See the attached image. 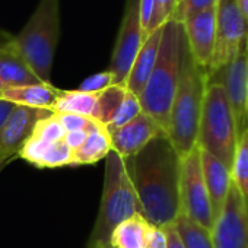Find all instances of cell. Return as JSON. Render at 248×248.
I'll return each mask as SVG.
<instances>
[{"label": "cell", "instance_id": "cell-1", "mask_svg": "<svg viewBox=\"0 0 248 248\" xmlns=\"http://www.w3.org/2000/svg\"><path fill=\"white\" fill-rule=\"evenodd\" d=\"M124 161L136 191L140 215L159 228L174 225L181 213V156L168 135H159L140 152Z\"/></svg>", "mask_w": 248, "mask_h": 248}, {"label": "cell", "instance_id": "cell-2", "mask_svg": "<svg viewBox=\"0 0 248 248\" xmlns=\"http://www.w3.org/2000/svg\"><path fill=\"white\" fill-rule=\"evenodd\" d=\"M186 35L181 22L174 19L162 27L161 44L154 70L139 96L142 111L151 115L167 132L172 99L178 86Z\"/></svg>", "mask_w": 248, "mask_h": 248}, {"label": "cell", "instance_id": "cell-3", "mask_svg": "<svg viewBox=\"0 0 248 248\" xmlns=\"http://www.w3.org/2000/svg\"><path fill=\"white\" fill-rule=\"evenodd\" d=\"M206 86L207 72L194 62L186 46L180 80L172 99L167 129V135L180 156L187 155L197 145Z\"/></svg>", "mask_w": 248, "mask_h": 248}, {"label": "cell", "instance_id": "cell-4", "mask_svg": "<svg viewBox=\"0 0 248 248\" xmlns=\"http://www.w3.org/2000/svg\"><path fill=\"white\" fill-rule=\"evenodd\" d=\"M105 165L99 212L88 241V248L109 245L112 231L126 219L140 213L139 202L130 180L126 161L111 151Z\"/></svg>", "mask_w": 248, "mask_h": 248}, {"label": "cell", "instance_id": "cell-5", "mask_svg": "<svg viewBox=\"0 0 248 248\" xmlns=\"http://www.w3.org/2000/svg\"><path fill=\"white\" fill-rule=\"evenodd\" d=\"M59 40L60 0H40L28 22L15 35V41L28 67L43 83H51Z\"/></svg>", "mask_w": 248, "mask_h": 248}, {"label": "cell", "instance_id": "cell-6", "mask_svg": "<svg viewBox=\"0 0 248 248\" xmlns=\"http://www.w3.org/2000/svg\"><path fill=\"white\" fill-rule=\"evenodd\" d=\"M236 143L238 130L225 88L217 82H207L199 123L197 146L219 159L231 171Z\"/></svg>", "mask_w": 248, "mask_h": 248}, {"label": "cell", "instance_id": "cell-7", "mask_svg": "<svg viewBox=\"0 0 248 248\" xmlns=\"http://www.w3.org/2000/svg\"><path fill=\"white\" fill-rule=\"evenodd\" d=\"M247 48L248 22L241 15L235 0H217L215 47L206 70L207 78L225 67Z\"/></svg>", "mask_w": 248, "mask_h": 248}, {"label": "cell", "instance_id": "cell-8", "mask_svg": "<svg viewBox=\"0 0 248 248\" xmlns=\"http://www.w3.org/2000/svg\"><path fill=\"white\" fill-rule=\"evenodd\" d=\"M180 207L181 215L209 231L212 229L213 213L206 183L203 178L200 149L197 145L187 155L181 156Z\"/></svg>", "mask_w": 248, "mask_h": 248}, {"label": "cell", "instance_id": "cell-9", "mask_svg": "<svg viewBox=\"0 0 248 248\" xmlns=\"http://www.w3.org/2000/svg\"><path fill=\"white\" fill-rule=\"evenodd\" d=\"M146 34L140 24L139 0H126L123 19L118 28L108 72L112 75L114 85L124 86L132 70L135 59L146 40Z\"/></svg>", "mask_w": 248, "mask_h": 248}, {"label": "cell", "instance_id": "cell-10", "mask_svg": "<svg viewBox=\"0 0 248 248\" xmlns=\"http://www.w3.org/2000/svg\"><path fill=\"white\" fill-rule=\"evenodd\" d=\"M210 233L213 248H248V209L233 184Z\"/></svg>", "mask_w": 248, "mask_h": 248}, {"label": "cell", "instance_id": "cell-11", "mask_svg": "<svg viewBox=\"0 0 248 248\" xmlns=\"http://www.w3.org/2000/svg\"><path fill=\"white\" fill-rule=\"evenodd\" d=\"M207 82H217L225 88L239 135L248 129L247 95H248V48L239 53L231 63L207 78Z\"/></svg>", "mask_w": 248, "mask_h": 248}, {"label": "cell", "instance_id": "cell-12", "mask_svg": "<svg viewBox=\"0 0 248 248\" xmlns=\"http://www.w3.org/2000/svg\"><path fill=\"white\" fill-rule=\"evenodd\" d=\"M50 114H53L50 109L15 105L0 132V161H14L18 158L19 151L31 138L35 124Z\"/></svg>", "mask_w": 248, "mask_h": 248}, {"label": "cell", "instance_id": "cell-13", "mask_svg": "<svg viewBox=\"0 0 248 248\" xmlns=\"http://www.w3.org/2000/svg\"><path fill=\"white\" fill-rule=\"evenodd\" d=\"M164 133L167 132L159 126V123L142 111L130 123L111 132L109 138L112 151L121 158L127 159L140 152L149 142Z\"/></svg>", "mask_w": 248, "mask_h": 248}, {"label": "cell", "instance_id": "cell-14", "mask_svg": "<svg viewBox=\"0 0 248 248\" xmlns=\"http://www.w3.org/2000/svg\"><path fill=\"white\" fill-rule=\"evenodd\" d=\"M181 24L191 57L200 67L207 70L215 47L216 6L191 15Z\"/></svg>", "mask_w": 248, "mask_h": 248}, {"label": "cell", "instance_id": "cell-15", "mask_svg": "<svg viewBox=\"0 0 248 248\" xmlns=\"http://www.w3.org/2000/svg\"><path fill=\"white\" fill-rule=\"evenodd\" d=\"M0 79L6 86L43 83L24 60L15 35L0 30Z\"/></svg>", "mask_w": 248, "mask_h": 248}, {"label": "cell", "instance_id": "cell-16", "mask_svg": "<svg viewBox=\"0 0 248 248\" xmlns=\"http://www.w3.org/2000/svg\"><path fill=\"white\" fill-rule=\"evenodd\" d=\"M200 149V148H199ZM200 162H202V171L203 178L206 183V188L210 199L212 213H213V222L216 216L220 213L223 203L226 200V196L229 193L232 180H231V171L215 156L200 149Z\"/></svg>", "mask_w": 248, "mask_h": 248}, {"label": "cell", "instance_id": "cell-17", "mask_svg": "<svg viewBox=\"0 0 248 248\" xmlns=\"http://www.w3.org/2000/svg\"><path fill=\"white\" fill-rule=\"evenodd\" d=\"M161 35H162V27L151 32L145 43L142 44V48L139 50L135 63L132 66V70L127 76L126 86L130 92H133L136 96H140L152 70L156 63L159 44H161Z\"/></svg>", "mask_w": 248, "mask_h": 248}, {"label": "cell", "instance_id": "cell-18", "mask_svg": "<svg viewBox=\"0 0 248 248\" xmlns=\"http://www.w3.org/2000/svg\"><path fill=\"white\" fill-rule=\"evenodd\" d=\"M60 89L51 83H34L22 86H5L0 98L12 102L14 105L50 109L53 108Z\"/></svg>", "mask_w": 248, "mask_h": 248}, {"label": "cell", "instance_id": "cell-19", "mask_svg": "<svg viewBox=\"0 0 248 248\" xmlns=\"http://www.w3.org/2000/svg\"><path fill=\"white\" fill-rule=\"evenodd\" d=\"M112 151L111 138L105 126L95 121L91 127L88 138L85 142L75 151H72V162L70 167L78 165H93L108 156Z\"/></svg>", "mask_w": 248, "mask_h": 248}, {"label": "cell", "instance_id": "cell-20", "mask_svg": "<svg viewBox=\"0 0 248 248\" xmlns=\"http://www.w3.org/2000/svg\"><path fill=\"white\" fill-rule=\"evenodd\" d=\"M149 228L151 223L140 213H136L112 231L109 244L114 248H148Z\"/></svg>", "mask_w": 248, "mask_h": 248}, {"label": "cell", "instance_id": "cell-21", "mask_svg": "<svg viewBox=\"0 0 248 248\" xmlns=\"http://www.w3.org/2000/svg\"><path fill=\"white\" fill-rule=\"evenodd\" d=\"M99 92H83L79 89L73 91H62L59 92L56 102L51 108L54 114H78L85 117H92L96 101H98Z\"/></svg>", "mask_w": 248, "mask_h": 248}, {"label": "cell", "instance_id": "cell-22", "mask_svg": "<svg viewBox=\"0 0 248 248\" xmlns=\"http://www.w3.org/2000/svg\"><path fill=\"white\" fill-rule=\"evenodd\" d=\"M231 180L248 209V129H245L238 138L231 167Z\"/></svg>", "mask_w": 248, "mask_h": 248}, {"label": "cell", "instance_id": "cell-23", "mask_svg": "<svg viewBox=\"0 0 248 248\" xmlns=\"http://www.w3.org/2000/svg\"><path fill=\"white\" fill-rule=\"evenodd\" d=\"M174 225L186 248H213L212 233L209 229L197 225L181 213Z\"/></svg>", "mask_w": 248, "mask_h": 248}, {"label": "cell", "instance_id": "cell-24", "mask_svg": "<svg viewBox=\"0 0 248 248\" xmlns=\"http://www.w3.org/2000/svg\"><path fill=\"white\" fill-rule=\"evenodd\" d=\"M124 93H126V86H121V85H111L109 88L99 92V96H98V101H96V105L91 118L101 123L102 126H107L109 120L112 118L114 112L117 111V108L120 107L124 98Z\"/></svg>", "mask_w": 248, "mask_h": 248}, {"label": "cell", "instance_id": "cell-25", "mask_svg": "<svg viewBox=\"0 0 248 248\" xmlns=\"http://www.w3.org/2000/svg\"><path fill=\"white\" fill-rule=\"evenodd\" d=\"M140 112H142V107H140L139 96H136L133 92H130L126 88V93H124V98H123L120 107L117 108V111L114 112L112 118L109 120V123L105 126L107 130H108V133H111V132L123 127L124 124L130 123Z\"/></svg>", "mask_w": 248, "mask_h": 248}, {"label": "cell", "instance_id": "cell-26", "mask_svg": "<svg viewBox=\"0 0 248 248\" xmlns=\"http://www.w3.org/2000/svg\"><path fill=\"white\" fill-rule=\"evenodd\" d=\"M35 139L44 140V142H50V143H56L60 140H64L66 136V130L63 129L62 123L59 120L57 114H50L44 118H41L34 127V132L31 135Z\"/></svg>", "mask_w": 248, "mask_h": 248}, {"label": "cell", "instance_id": "cell-27", "mask_svg": "<svg viewBox=\"0 0 248 248\" xmlns=\"http://www.w3.org/2000/svg\"><path fill=\"white\" fill-rule=\"evenodd\" d=\"M72 162V151L64 143V140L56 142L50 146L46 156L43 158L38 168H60L70 167Z\"/></svg>", "mask_w": 248, "mask_h": 248}, {"label": "cell", "instance_id": "cell-28", "mask_svg": "<svg viewBox=\"0 0 248 248\" xmlns=\"http://www.w3.org/2000/svg\"><path fill=\"white\" fill-rule=\"evenodd\" d=\"M216 5H217V0H181L175 8L172 19L177 22H183L188 16L207 11L210 8H215Z\"/></svg>", "mask_w": 248, "mask_h": 248}, {"label": "cell", "instance_id": "cell-29", "mask_svg": "<svg viewBox=\"0 0 248 248\" xmlns=\"http://www.w3.org/2000/svg\"><path fill=\"white\" fill-rule=\"evenodd\" d=\"M177 3H178L177 0H155V11H154V16L149 25L148 35L154 32L155 30L164 27L168 21L172 19Z\"/></svg>", "mask_w": 248, "mask_h": 248}, {"label": "cell", "instance_id": "cell-30", "mask_svg": "<svg viewBox=\"0 0 248 248\" xmlns=\"http://www.w3.org/2000/svg\"><path fill=\"white\" fill-rule=\"evenodd\" d=\"M111 85H114L112 75L108 70H104V72H99V73H95V75H91L89 78H86L78 89L83 91V92L96 93V92H102L104 89L109 88Z\"/></svg>", "mask_w": 248, "mask_h": 248}, {"label": "cell", "instance_id": "cell-31", "mask_svg": "<svg viewBox=\"0 0 248 248\" xmlns=\"http://www.w3.org/2000/svg\"><path fill=\"white\" fill-rule=\"evenodd\" d=\"M59 120L62 123L63 129L67 132H75V130H88L93 124V118L85 117V115H78V114H57Z\"/></svg>", "mask_w": 248, "mask_h": 248}, {"label": "cell", "instance_id": "cell-32", "mask_svg": "<svg viewBox=\"0 0 248 248\" xmlns=\"http://www.w3.org/2000/svg\"><path fill=\"white\" fill-rule=\"evenodd\" d=\"M154 11H155V0H139L140 24H142V28L146 35H148L149 25H151L152 16H154Z\"/></svg>", "mask_w": 248, "mask_h": 248}, {"label": "cell", "instance_id": "cell-33", "mask_svg": "<svg viewBox=\"0 0 248 248\" xmlns=\"http://www.w3.org/2000/svg\"><path fill=\"white\" fill-rule=\"evenodd\" d=\"M148 248H167V233L164 228L151 225L148 233Z\"/></svg>", "mask_w": 248, "mask_h": 248}, {"label": "cell", "instance_id": "cell-34", "mask_svg": "<svg viewBox=\"0 0 248 248\" xmlns=\"http://www.w3.org/2000/svg\"><path fill=\"white\" fill-rule=\"evenodd\" d=\"M93 124H95V121H93ZM93 124H92V126H93ZM92 126H91V127H92ZM89 130H91V129H88V130H75V132H67V133H66V136H64V143L70 148V151L78 149V148L85 142V139L88 138Z\"/></svg>", "mask_w": 248, "mask_h": 248}, {"label": "cell", "instance_id": "cell-35", "mask_svg": "<svg viewBox=\"0 0 248 248\" xmlns=\"http://www.w3.org/2000/svg\"><path fill=\"white\" fill-rule=\"evenodd\" d=\"M164 229L167 233V248H186L177 229H175V225L165 226Z\"/></svg>", "mask_w": 248, "mask_h": 248}, {"label": "cell", "instance_id": "cell-36", "mask_svg": "<svg viewBox=\"0 0 248 248\" xmlns=\"http://www.w3.org/2000/svg\"><path fill=\"white\" fill-rule=\"evenodd\" d=\"M14 108H15V105H14L12 102L5 101V99L0 98V132H2V129H3V126H5V123H6V120L9 118V115H11V112L14 111Z\"/></svg>", "mask_w": 248, "mask_h": 248}, {"label": "cell", "instance_id": "cell-37", "mask_svg": "<svg viewBox=\"0 0 248 248\" xmlns=\"http://www.w3.org/2000/svg\"><path fill=\"white\" fill-rule=\"evenodd\" d=\"M235 3L241 12V15L244 16V19L248 22V0H235Z\"/></svg>", "mask_w": 248, "mask_h": 248}, {"label": "cell", "instance_id": "cell-38", "mask_svg": "<svg viewBox=\"0 0 248 248\" xmlns=\"http://www.w3.org/2000/svg\"><path fill=\"white\" fill-rule=\"evenodd\" d=\"M11 162H12V161H0V172H2Z\"/></svg>", "mask_w": 248, "mask_h": 248}, {"label": "cell", "instance_id": "cell-39", "mask_svg": "<svg viewBox=\"0 0 248 248\" xmlns=\"http://www.w3.org/2000/svg\"><path fill=\"white\" fill-rule=\"evenodd\" d=\"M5 86H6V85H5V83L2 82V79H0V92H2V91L5 89Z\"/></svg>", "mask_w": 248, "mask_h": 248}, {"label": "cell", "instance_id": "cell-40", "mask_svg": "<svg viewBox=\"0 0 248 248\" xmlns=\"http://www.w3.org/2000/svg\"><path fill=\"white\" fill-rule=\"evenodd\" d=\"M95 248H114V247L109 244V245H104V247H95Z\"/></svg>", "mask_w": 248, "mask_h": 248}, {"label": "cell", "instance_id": "cell-41", "mask_svg": "<svg viewBox=\"0 0 248 248\" xmlns=\"http://www.w3.org/2000/svg\"><path fill=\"white\" fill-rule=\"evenodd\" d=\"M247 114H248V95H247Z\"/></svg>", "mask_w": 248, "mask_h": 248}, {"label": "cell", "instance_id": "cell-42", "mask_svg": "<svg viewBox=\"0 0 248 248\" xmlns=\"http://www.w3.org/2000/svg\"><path fill=\"white\" fill-rule=\"evenodd\" d=\"M177 2H178V3H180V2H181V0H177ZM178 3H177V5H178Z\"/></svg>", "mask_w": 248, "mask_h": 248}]
</instances>
